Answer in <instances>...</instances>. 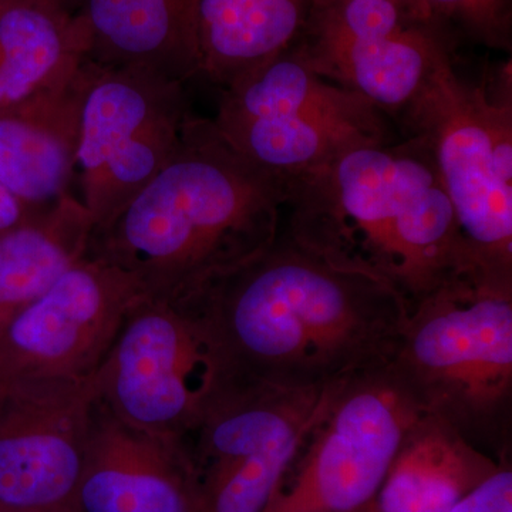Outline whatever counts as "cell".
I'll return each instance as SVG.
<instances>
[{
    "mask_svg": "<svg viewBox=\"0 0 512 512\" xmlns=\"http://www.w3.org/2000/svg\"><path fill=\"white\" fill-rule=\"evenodd\" d=\"M392 370L423 416L497 461L512 439V285L466 275L417 303Z\"/></svg>",
    "mask_w": 512,
    "mask_h": 512,
    "instance_id": "cell-4",
    "label": "cell"
},
{
    "mask_svg": "<svg viewBox=\"0 0 512 512\" xmlns=\"http://www.w3.org/2000/svg\"><path fill=\"white\" fill-rule=\"evenodd\" d=\"M229 380L335 386L392 363L409 308L392 286L332 264L281 228L261 255L183 302Z\"/></svg>",
    "mask_w": 512,
    "mask_h": 512,
    "instance_id": "cell-1",
    "label": "cell"
},
{
    "mask_svg": "<svg viewBox=\"0 0 512 512\" xmlns=\"http://www.w3.org/2000/svg\"><path fill=\"white\" fill-rule=\"evenodd\" d=\"M185 84L90 62L77 168L94 229L109 224L173 158L192 116Z\"/></svg>",
    "mask_w": 512,
    "mask_h": 512,
    "instance_id": "cell-9",
    "label": "cell"
},
{
    "mask_svg": "<svg viewBox=\"0 0 512 512\" xmlns=\"http://www.w3.org/2000/svg\"><path fill=\"white\" fill-rule=\"evenodd\" d=\"M420 416L390 365L340 383L265 512H369Z\"/></svg>",
    "mask_w": 512,
    "mask_h": 512,
    "instance_id": "cell-10",
    "label": "cell"
},
{
    "mask_svg": "<svg viewBox=\"0 0 512 512\" xmlns=\"http://www.w3.org/2000/svg\"><path fill=\"white\" fill-rule=\"evenodd\" d=\"M79 512H195L197 484L183 441L134 429L96 399Z\"/></svg>",
    "mask_w": 512,
    "mask_h": 512,
    "instance_id": "cell-14",
    "label": "cell"
},
{
    "mask_svg": "<svg viewBox=\"0 0 512 512\" xmlns=\"http://www.w3.org/2000/svg\"><path fill=\"white\" fill-rule=\"evenodd\" d=\"M292 49L322 79L365 97L387 116L412 101L450 52L437 23L396 0L313 3Z\"/></svg>",
    "mask_w": 512,
    "mask_h": 512,
    "instance_id": "cell-11",
    "label": "cell"
},
{
    "mask_svg": "<svg viewBox=\"0 0 512 512\" xmlns=\"http://www.w3.org/2000/svg\"><path fill=\"white\" fill-rule=\"evenodd\" d=\"M228 382L210 336L178 303L140 296L96 372L97 399L128 426L181 441Z\"/></svg>",
    "mask_w": 512,
    "mask_h": 512,
    "instance_id": "cell-8",
    "label": "cell"
},
{
    "mask_svg": "<svg viewBox=\"0 0 512 512\" xmlns=\"http://www.w3.org/2000/svg\"><path fill=\"white\" fill-rule=\"evenodd\" d=\"M316 2H323V0H313V3ZM396 2L403 3L404 6H407V8L412 10V12L416 13L420 19L427 20V22H433L429 16V13H427L423 0H396Z\"/></svg>",
    "mask_w": 512,
    "mask_h": 512,
    "instance_id": "cell-24",
    "label": "cell"
},
{
    "mask_svg": "<svg viewBox=\"0 0 512 512\" xmlns=\"http://www.w3.org/2000/svg\"><path fill=\"white\" fill-rule=\"evenodd\" d=\"M212 121L239 156L284 183L352 148L393 141L386 113L322 79L292 46L222 87Z\"/></svg>",
    "mask_w": 512,
    "mask_h": 512,
    "instance_id": "cell-6",
    "label": "cell"
},
{
    "mask_svg": "<svg viewBox=\"0 0 512 512\" xmlns=\"http://www.w3.org/2000/svg\"><path fill=\"white\" fill-rule=\"evenodd\" d=\"M0 512H13V511H10V510H8V508L2 507V505H0Z\"/></svg>",
    "mask_w": 512,
    "mask_h": 512,
    "instance_id": "cell-26",
    "label": "cell"
},
{
    "mask_svg": "<svg viewBox=\"0 0 512 512\" xmlns=\"http://www.w3.org/2000/svg\"><path fill=\"white\" fill-rule=\"evenodd\" d=\"M285 187L286 234L332 264L392 286L409 313L448 282L483 276L419 138L352 148Z\"/></svg>",
    "mask_w": 512,
    "mask_h": 512,
    "instance_id": "cell-3",
    "label": "cell"
},
{
    "mask_svg": "<svg viewBox=\"0 0 512 512\" xmlns=\"http://www.w3.org/2000/svg\"><path fill=\"white\" fill-rule=\"evenodd\" d=\"M86 62L77 15L49 0H0V111L66 89Z\"/></svg>",
    "mask_w": 512,
    "mask_h": 512,
    "instance_id": "cell-17",
    "label": "cell"
},
{
    "mask_svg": "<svg viewBox=\"0 0 512 512\" xmlns=\"http://www.w3.org/2000/svg\"><path fill=\"white\" fill-rule=\"evenodd\" d=\"M96 375L0 384V505L13 512H79Z\"/></svg>",
    "mask_w": 512,
    "mask_h": 512,
    "instance_id": "cell-13",
    "label": "cell"
},
{
    "mask_svg": "<svg viewBox=\"0 0 512 512\" xmlns=\"http://www.w3.org/2000/svg\"><path fill=\"white\" fill-rule=\"evenodd\" d=\"M285 201L284 181L192 114L163 170L93 229L87 256L126 272L148 298L183 302L271 247Z\"/></svg>",
    "mask_w": 512,
    "mask_h": 512,
    "instance_id": "cell-2",
    "label": "cell"
},
{
    "mask_svg": "<svg viewBox=\"0 0 512 512\" xmlns=\"http://www.w3.org/2000/svg\"><path fill=\"white\" fill-rule=\"evenodd\" d=\"M501 463L453 427L421 414L407 430L369 512H450Z\"/></svg>",
    "mask_w": 512,
    "mask_h": 512,
    "instance_id": "cell-18",
    "label": "cell"
},
{
    "mask_svg": "<svg viewBox=\"0 0 512 512\" xmlns=\"http://www.w3.org/2000/svg\"><path fill=\"white\" fill-rule=\"evenodd\" d=\"M140 296L126 272L84 256L0 328V384L96 375Z\"/></svg>",
    "mask_w": 512,
    "mask_h": 512,
    "instance_id": "cell-12",
    "label": "cell"
},
{
    "mask_svg": "<svg viewBox=\"0 0 512 512\" xmlns=\"http://www.w3.org/2000/svg\"><path fill=\"white\" fill-rule=\"evenodd\" d=\"M87 69L89 60L66 89L0 111V181L29 210H45L69 192Z\"/></svg>",
    "mask_w": 512,
    "mask_h": 512,
    "instance_id": "cell-16",
    "label": "cell"
},
{
    "mask_svg": "<svg viewBox=\"0 0 512 512\" xmlns=\"http://www.w3.org/2000/svg\"><path fill=\"white\" fill-rule=\"evenodd\" d=\"M339 384L291 390L228 380L181 440L195 512H265Z\"/></svg>",
    "mask_w": 512,
    "mask_h": 512,
    "instance_id": "cell-7",
    "label": "cell"
},
{
    "mask_svg": "<svg viewBox=\"0 0 512 512\" xmlns=\"http://www.w3.org/2000/svg\"><path fill=\"white\" fill-rule=\"evenodd\" d=\"M397 116L430 151L478 274L512 285L511 63L473 83L447 52Z\"/></svg>",
    "mask_w": 512,
    "mask_h": 512,
    "instance_id": "cell-5",
    "label": "cell"
},
{
    "mask_svg": "<svg viewBox=\"0 0 512 512\" xmlns=\"http://www.w3.org/2000/svg\"><path fill=\"white\" fill-rule=\"evenodd\" d=\"M200 0H84L77 18L87 60L187 83L200 76Z\"/></svg>",
    "mask_w": 512,
    "mask_h": 512,
    "instance_id": "cell-15",
    "label": "cell"
},
{
    "mask_svg": "<svg viewBox=\"0 0 512 512\" xmlns=\"http://www.w3.org/2000/svg\"><path fill=\"white\" fill-rule=\"evenodd\" d=\"M313 0H200V76L225 87L302 35Z\"/></svg>",
    "mask_w": 512,
    "mask_h": 512,
    "instance_id": "cell-19",
    "label": "cell"
},
{
    "mask_svg": "<svg viewBox=\"0 0 512 512\" xmlns=\"http://www.w3.org/2000/svg\"><path fill=\"white\" fill-rule=\"evenodd\" d=\"M49 2L55 3L60 8L72 13V15H77V12L82 8L84 0H49Z\"/></svg>",
    "mask_w": 512,
    "mask_h": 512,
    "instance_id": "cell-25",
    "label": "cell"
},
{
    "mask_svg": "<svg viewBox=\"0 0 512 512\" xmlns=\"http://www.w3.org/2000/svg\"><path fill=\"white\" fill-rule=\"evenodd\" d=\"M450 512H512V468L510 460L483 481Z\"/></svg>",
    "mask_w": 512,
    "mask_h": 512,
    "instance_id": "cell-22",
    "label": "cell"
},
{
    "mask_svg": "<svg viewBox=\"0 0 512 512\" xmlns=\"http://www.w3.org/2000/svg\"><path fill=\"white\" fill-rule=\"evenodd\" d=\"M93 229L82 200L67 192L0 235V328L82 261Z\"/></svg>",
    "mask_w": 512,
    "mask_h": 512,
    "instance_id": "cell-20",
    "label": "cell"
},
{
    "mask_svg": "<svg viewBox=\"0 0 512 512\" xmlns=\"http://www.w3.org/2000/svg\"><path fill=\"white\" fill-rule=\"evenodd\" d=\"M42 211V210H40ZM35 212L29 210L5 187L0 181V235L9 229L18 227L23 221L28 220Z\"/></svg>",
    "mask_w": 512,
    "mask_h": 512,
    "instance_id": "cell-23",
    "label": "cell"
},
{
    "mask_svg": "<svg viewBox=\"0 0 512 512\" xmlns=\"http://www.w3.org/2000/svg\"><path fill=\"white\" fill-rule=\"evenodd\" d=\"M433 22L447 20L495 49L511 47V0H423Z\"/></svg>",
    "mask_w": 512,
    "mask_h": 512,
    "instance_id": "cell-21",
    "label": "cell"
}]
</instances>
